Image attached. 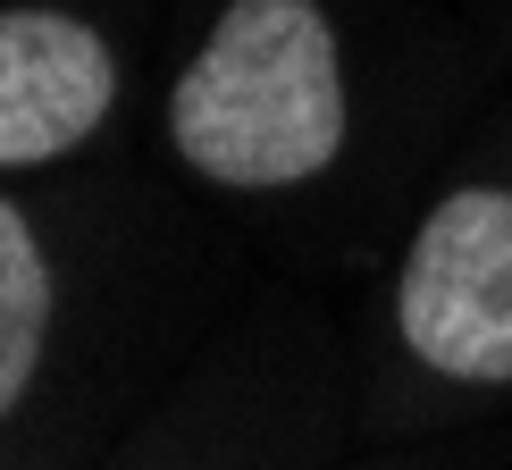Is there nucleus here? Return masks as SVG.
<instances>
[{
  "label": "nucleus",
  "instance_id": "obj_4",
  "mask_svg": "<svg viewBox=\"0 0 512 470\" xmlns=\"http://www.w3.org/2000/svg\"><path fill=\"white\" fill-rule=\"evenodd\" d=\"M51 252H42L34 219L0 194V420L26 403L34 370H42V345H51Z\"/></svg>",
  "mask_w": 512,
  "mask_h": 470
},
{
  "label": "nucleus",
  "instance_id": "obj_2",
  "mask_svg": "<svg viewBox=\"0 0 512 470\" xmlns=\"http://www.w3.org/2000/svg\"><path fill=\"white\" fill-rule=\"evenodd\" d=\"M395 328L420 370L454 387H512V185H454L412 227Z\"/></svg>",
  "mask_w": 512,
  "mask_h": 470
},
{
  "label": "nucleus",
  "instance_id": "obj_3",
  "mask_svg": "<svg viewBox=\"0 0 512 470\" xmlns=\"http://www.w3.org/2000/svg\"><path fill=\"white\" fill-rule=\"evenodd\" d=\"M118 110L110 34L68 9H0V168H42L93 143Z\"/></svg>",
  "mask_w": 512,
  "mask_h": 470
},
{
  "label": "nucleus",
  "instance_id": "obj_1",
  "mask_svg": "<svg viewBox=\"0 0 512 470\" xmlns=\"http://www.w3.org/2000/svg\"><path fill=\"white\" fill-rule=\"evenodd\" d=\"M345 51L319 0H227L168 84V152L227 194H286L345 152Z\"/></svg>",
  "mask_w": 512,
  "mask_h": 470
}]
</instances>
